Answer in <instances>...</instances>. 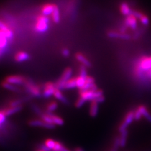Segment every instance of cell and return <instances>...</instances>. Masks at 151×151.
I'll use <instances>...</instances> for the list:
<instances>
[{
	"label": "cell",
	"instance_id": "37",
	"mask_svg": "<svg viewBox=\"0 0 151 151\" xmlns=\"http://www.w3.org/2000/svg\"><path fill=\"white\" fill-rule=\"evenodd\" d=\"M70 50L68 48H63L61 50V54L64 57V58H68L70 55Z\"/></svg>",
	"mask_w": 151,
	"mask_h": 151
},
{
	"label": "cell",
	"instance_id": "13",
	"mask_svg": "<svg viewBox=\"0 0 151 151\" xmlns=\"http://www.w3.org/2000/svg\"><path fill=\"white\" fill-rule=\"evenodd\" d=\"M75 58L79 63H81V65H83L87 68H90L92 64L89 60L87 58L86 56H85L83 53L78 52L75 54Z\"/></svg>",
	"mask_w": 151,
	"mask_h": 151
},
{
	"label": "cell",
	"instance_id": "33",
	"mask_svg": "<svg viewBox=\"0 0 151 151\" xmlns=\"http://www.w3.org/2000/svg\"><path fill=\"white\" fill-rule=\"evenodd\" d=\"M32 109L33 111H34L36 113L37 115H38L39 116H40V115H42V113H44L40 109V108L37 105H36V104H32Z\"/></svg>",
	"mask_w": 151,
	"mask_h": 151
},
{
	"label": "cell",
	"instance_id": "32",
	"mask_svg": "<svg viewBox=\"0 0 151 151\" xmlns=\"http://www.w3.org/2000/svg\"><path fill=\"white\" fill-rule=\"evenodd\" d=\"M80 76H82L84 78H86L88 76V71H87V68L83 65H80L79 68V75Z\"/></svg>",
	"mask_w": 151,
	"mask_h": 151
},
{
	"label": "cell",
	"instance_id": "12",
	"mask_svg": "<svg viewBox=\"0 0 151 151\" xmlns=\"http://www.w3.org/2000/svg\"><path fill=\"white\" fill-rule=\"evenodd\" d=\"M23 108V105H18V106H8L7 107L3 108V109L1 110L4 113V114L6 116H9L15 114V113L20 112V111L22 110Z\"/></svg>",
	"mask_w": 151,
	"mask_h": 151
},
{
	"label": "cell",
	"instance_id": "17",
	"mask_svg": "<svg viewBox=\"0 0 151 151\" xmlns=\"http://www.w3.org/2000/svg\"><path fill=\"white\" fill-rule=\"evenodd\" d=\"M30 58V55L28 54L26 52H17L15 57H14V59L15 60L17 63H23L29 60Z\"/></svg>",
	"mask_w": 151,
	"mask_h": 151
},
{
	"label": "cell",
	"instance_id": "24",
	"mask_svg": "<svg viewBox=\"0 0 151 151\" xmlns=\"http://www.w3.org/2000/svg\"><path fill=\"white\" fill-rule=\"evenodd\" d=\"M8 42L9 40L7 39L5 34L1 30H0V49L6 50Z\"/></svg>",
	"mask_w": 151,
	"mask_h": 151
},
{
	"label": "cell",
	"instance_id": "42",
	"mask_svg": "<svg viewBox=\"0 0 151 151\" xmlns=\"http://www.w3.org/2000/svg\"><path fill=\"white\" fill-rule=\"evenodd\" d=\"M110 151H119V149H116V148H115V147H112Z\"/></svg>",
	"mask_w": 151,
	"mask_h": 151
},
{
	"label": "cell",
	"instance_id": "14",
	"mask_svg": "<svg viewBox=\"0 0 151 151\" xmlns=\"http://www.w3.org/2000/svg\"><path fill=\"white\" fill-rule=\"evenodd\" d=\"M0 30H1L5 34L6 37L9 40H13L14 37L13 31L8 25L5 24V23H4L1 20H0Z\"/></svg>",
	"mask_w": 151,
	"mask_h": 151
},
{
	"label": "cell",
	"instance_id": "19",
	"mask_svg": "<svg viewBox=\"0 0 151 151\" xmlns=\"http://www.w3.org/2000/svg\"><path fill=\"white\" fill-rule=\"evenodd\" d=\"M119 10L122 15L127 17L132 14V10L129 4L126 2H122L119 6Z\"/></svg>",
	"mask_w": 151,
	"mask_h": 151
},
{
	"label": "cell",
	"instance_id": "8",
	"mask_svg": "<svg viewBox=\"0 0 151 151\" xmlns=\"http://www.w3.org/2000/svg\"><path fill=\"white\" fill-rule=\"evenodd\" d=\"M28 124L30 127H42V128H44L47 129H54L55 127V125L46 123L40 119H31L28 122Z\"/></svg>",
	"mask_w": 151,
	"mask_h": 151
},
{
	"label": "cell",
	"instance_id": "25",
	"mask_svg": "<svg viewBox=\"0 0 151 151\" xmlns=\"http://www.w3.org/2000/svg\"><path fill=\"white\" fill-rule=\"evenodd\" d=\"M52 19L54 23H59L60 21V10L58 6L56 5L55 6L54 10L52 14Z\"/></svg>",
	"mask_w": 151,
	"mask_h": 151
},
{
	"label": "cell",
	"instance_id": "27",
	"mask_svg": "<svg viewBox=\"0 0 151 151\" xmlns=\"http://www.w3.org/2000/svg\"><path fill=\"white\" fill-rule=\"evenodd\" d=\"M58 108V103L56 101H51L47 103L45 110L47 113H52Z\"/></svg>",
	"mask_w": 151,
	"mask_h": 151
},
{
	"label": "cell",
	"instance_id": "23",
	"mask_svg": "<svg viewBox=\"0 0 151 151\" xmlns=\"http://www.w3.org/2000/svg\"><path fill=\"white\" fill-rule=\"evenodd\" d=\"M48 113L51 118L52 121L54 125H55V126L56 125L62 126L64 124V120L62 117H60L57 115H55L52 113Z\"/></svg>",
	"mask_w": 151,
	"mask_h": 151
},
{
	"label": "cell",
	"instance_id": "43",
	"mask_svg": "<svg viewBox=\"0 0 151 151\" xmlns=\"http://www.w3.org/2000/svg\"><path fill=\"white\" fill-rule=\"evenodd\" d=\"M36 151H45V150H42V149H39V148H38L37 150H36Z\"/></svg>",
	"mask_w": 151,
	"mask_h": 151
},
{
	"label": "cell",
	"instance_id": "1",
	"mask_svg": "<svg viewBox=\"0 0 151 151\" xmlns=\"http://www.w3.org/2000/svg\"><path fill=\"white\" fill-rule=\"evenodd\" d=\"M151 70V56H144L140 59L137 66L135 68V76L141 79V75L148 73Z\"/></svg>",
	"mask_w": 151,
	"mask_h": 151
},
{
	"label": "cell",
	"instance_id": "28",
	"mask_svg": "<svg viewBox=\"0 0 151 151\" xmlns=\"http://www.w3.org/2000/svg\"><path fill=\"white\" fill-rule=\"evenodd\" d=\"M28 98H17L15 100H13L8 103V105L9 106H18V105H23V103L26 100H28Z\"/></svg>",
	"mask_w": 151,
	"mask_h": 151
},
{
	"label": "cell",
	"instance_id": "26",
	"mask_svg": "<svg viewBox=\"0 0 151 151\" xmlns=\"http://www.w3.org/2000/svg\"><path fill=\"white\" fill-rule=\"evenodd\" d=\"M76 88H77L76 81V78H70L64 84L63 90H64V89H74Z\"/></svg>",
	"mask_w": 151,
	"mask_h": 151
},
{
	"label": "cell",
	"instance_id": "31",
	"mask_svg": "<svg viewBox=\"0 0 151 151\" xmlns=\"http://www.w3.org/2000/svg\"><path fill=\"white\" fill-rule=\"evenodd\" d=\"M140 22L144 26H148L150 23V20L148 16H147L145 14H143L142 16L139 19Z\"/></svg>",
	"mask_w": 151,
	"mask_h": 151
},
{
	"label": "cell",
	"instance_id": "2",
	"mask_svg": "<svg viewBox=\"0 0 151 151\" xmlns=\"http://www.w3.org/2000/svg\"><path fill=\"white\" fill-rule=\"evenodd\" d=\"M23 86H24L25 91L32 97L40 98L42 96V92L40 87L37 84L30 78H27L25 83Z\"/></svg>",
	"mask_w": 151,
	"mask_h": 151
},
{
	"label": "cell",
	"instance_id": "18",
	"mask_svg": "<svg viewBox=\"0 0 151 151\" xmlns=\"http://www.w3.org/2000/svg\"><path fill=\"white\" fill-rule=\"evenodd\" d=\"M53 96H54V98L56 99V100H59V101H60L61 103H63L64 104H65V105H68L69 103L68 99L64 95L62 91L60 90V89L58 88L55 89Z\"/></svg>",
	"mask_w": 151,
	"mask_h": 151
},
{
	"label": "cell",
	"instance_id": "35",
	"mask_svg": "<svg viewBox=\"0 0 151 151\" xmlns=\"http://www.w3.org/2000/svg\"><path fill=\"white\" fill-rule=\"evenodd\" d=\"M86 102V101H85L84 99H83L81 97L79 96V98L77 99L76 101V103H75V106L78 108H81L84 105Z\"/></svg>",
	"mask_w": 151,
	"mask_h": 151
},
{
	"label": "cell",
	"instance_id": "29",
	"mask_svg": "<svg viewBox=\"0 0 151 151\" xmlns=\"http://www.w3.org/2000/svg\"><path fill=\"white\" fill-rule=\"evenodd\" d=\"M86 78L80 76H78L76 78V86H77V88L79 89V90H81L84 86L85 83H86Z\"/></svg>",
	"mask_w": 151,
	"mask_h": 151
},
{
	"label": "cell",
	"instance_id": "40",
	"mask_svg": "<svg viewBox=\"0 0 151 151\" xmlns=\"http://www.w3.org/2000/svg\"><path fill=\"white\" fill-rule=\"evenodd\" d=\"M74 151H84V150L81 147H76L74 149Z\"/></svg>",
	"mask_w": 151,
	"mask_h": 151
},
{
	"label": "cell",
	"instance_id": "9",
	"mask_svg": "<svg viewBox=\"0 0 151 151\" xmlns=\"http://www.w3.org/2000/svg\"><path fill=\"white\" fill-rule=\"evenodd\" d=\"M56 87L55 84L53 82H47L44 84L42 91V96L45 98H49L51 96H53Z\"/></svg>",
	"mask_w": 151,
	"mask_h": 151
},
{
	"label": "cell",
	"instance_id": "16",
	"mask_svg": "<svg viewBox=\"0 0 151 151\" xmlns=\"http://www.w3.org/2000/svg\"><path fill=\"white\" fill-rule=\"evenodd\" d=\"M137 108L138 110L141 113L142 116L147 120L150 124H151V113L148 110V108L143 105H139Z\"/></svg>",
	"mask_w": 151,
	"mask_h": 151
},
{
	"label": "cell",
	"instance_id": "11",
	"mask_svg": "<svg viewBox=\"0 0 151 151\" xmlns=\"http://www.w3.org/2000/svg\"><path fill=\"white\" fill-rule=\"evenodd\" d=\"M138 19L133 14L126 17L124 21V25L127 27L130 28L132 30H135L137 28Z\"/></svg>",
	"mask_w": 151,
	"mask_h": 151
},
{
	"label": "cell",
	"instance_id": "22",
	"mask_svg": "<svg viewBox=\"0 0 151 151\" xmlns=\"http://www.w3.org/2000/svg\"><path fill=\"white\" fill-rule=\"evenodd\" d=\"M129 135V131L128 129L123 130L120 132V135L119 137L120 140V147H125L127 144V139H128Z\"/></svg>",
	"mask_w": 151,
	"mask_h": 151
},
{
	"label": "cell",
	"instance_id": "4",
	"mask_svg": "<svg viewBox=\"0 0 151 151\" xmlns=\"http://www.w3.org/2000/svg\"><path fill=\"white\" fill-rule=\"evenodd\" d=\"M104 96V93L101 89H98L96 91L86 90L79 91V96L81 97L86 101H92L96 98Z\"/></svg>",
	"mask_w": 151,
	"mask_h": 151
},
{
	"label": "cell",
	"instance_id": "10",
	"mask_svg": "<svg viewBox=\"0 0 151 151\" xmlns=\"http://www.w3.org/2000/svg\"><path fill=\"white\" fill-rule=\"evenodd\" d=\"M107 37L110 39H121L124 40H129L132 39V37L128 34H122L120 32L110 30L107 32Z\"/></svg>",
	"mask_w": 151,
	"mask_h": 151
},
{
	"label": "cell",
	"instance_id": "15",
	"mask_svg": "<svg viewBox=\"0 0 151 151\" xmlns=\"http://www.w3.org/2000/svg\"><path fill=\"white\" fill-rule=\"evenodd\" d=\"M55 4L54 3H45L41 7V14L44 16L49 17L52 15L55 8Z\"/></svg>",
	"mask_w": 151,
	"mask_h": 151
},
{
	"label": "cell",
	"instance_id": "20",
	"mask_svg": "<svg viewBox=\"0 0 151 151\" xmlns=\"http://www.w3.org/2000/svg\"><path fill=\"white\" fill-rule=\"evenodd\" d=\"M1 86L3 88L7 89V90L13 91V92H16V93H20L21 92V89L19 88L18 86H16V85H13L10 83H8L6 82L5 81H3L1 83Z\"/></svg>",
	"mask_w": 151,
	"mask_h": 151
},
{
	"label": "cell",
	"instance_id": "6",
	"mask_svg": "<svg viewBox=\"0 0 151 151\" xmlns=\"http://www.w3.org/2000/svg\"><path fill=\"white\" fill-rule=\"evenodd\" d=\"M134 120V110H130L126 113L124 119H123V121L119 127V132L128 129L129 125H130Z\"/></svg>",
	"mask_w": 151,
	"mask_h": 151
},
{
	"label": "cell",
	"instance_id": "3",
	"mask_svg": "<svg viewBox=\"0 0 151 151\" xmlns=\"http://www.w3.org/2000/svg\"><path fill=\"white\" fill-rule=\"evenodd\" d=\"M49 18L48 17L43 15H39L37 17L35 30L39 34H44L49 29Z\"/></svg>",
	"mask_w": 151,
	"mask_h": 151
},
{
	"label": "cell",
	"instance_id": "7",
	"mask_svg": "<svg viewBox=\"0 0 151 151\" xmlns=\"http://www.w3.org/2000/svg\"><path fill=\"white\" fill-rule=\"evenodd\" d=\"M27 78L21 75H10L4 78V81L16 86H23L24 85Z\"/></svg>",
	"mask_w": 151,
	"mask_h": 151
},
{
	"label": "cell",
	"instance_id": "38",
	"mask_svg": "<svg viewBox=\"0 0 151 151\" xmlns=\"http://www.w3.org/2000/svg\"><path fill=\"white\" fill-rule=\"evenodd\" d=\"M38 148L44 150L45 151H51V150H50L48 147H47L44 144H39V146H38Z\"/></svg>",
	"mask_w": 151,
	"mask_h": 151
},
{
	"label": "cell",
	"instance_id": "34",
	"mask_svg": "<svg viewBox=\"0 0 151 151\" xmlns=\"http://www.w3.org/2000/svg\"><path fill=\"white\" fill-rule=\"evenodd\" d=\"M6 116L4 114L2 110H0V129L2 128V125L5 124L6 122Z\"/></svg>",
	"mask_w": 151,
	"mask_h": 151
},
{
	"label": "cell",
	"instance_id": "21",
	"mask_svg": "<svg viewBox=\"0 0 151 151\" xmlns=\"http://www.w3.org/2000/svg\"><path fill=\"white\" fill-rule=\"evenodd\" d=\"M99 112V103L96 101H91L90 106H89V113L91 117H96Z\"/></svg>",
	"mask_w": 151,
	"mask_h": 151
},
{
	"label": "cell",
	"instance_id": "41",
	"mask_svg": "<svg viewBox=\"0 0 151 151\" xmlns=\"http://www.w3.org/2000/svg\"><path fill=\"white\" fill-rule=\"evenodd\" d=\"M147 76H148V78L151 80V70H150L148 72V73H147Z\"/></svg>",
	"mask_w": 151,
	"mask_h": 151
},
{
	"label": "cell",
	"instance_id": "36",
	"mask_svg": "<svg viewBox=\"0 0 151 151\" xmlns=\"http://www.w3.org/2000/svg\"><path fill=\"white\" fill-rule=\"evenodd\" d=\"M142 116L141 113H140V111L138 110L137 108L134 110V119L136 121H139Z\"/></svg>",
	"mask_w": 151,
	"mask_h": 151
},
{
	"label": "cell",
	"instance_id": "5",
	"mask_svg": "<svg viewBox=\"0 0 151 151\" xmlns=\"http://www.w3.org/2000/svg\"><path fill=\"white\" fill-rule=\"evenodd\" d=\"M72 74H73V69L70 68H65L63 73L61 74L60 77L58 79V81L55 83V87L60 90L62 91L64 84L67 82L68 80H69L70 78H72Z\"/></svg>",
	"mask_w": 151,
	"mask_h": 151
},
{
	"label": "cell",
	"instance_id": "30",
	"mask_svg": "<svg viewBox=\"0 0 151 151\" xmlns=\"http://www.w3.org/2000/svg\"><path fill=\"white\" fill-rule=\"evenodd\" d=\"M56 140L52 139H47L45 140L44 144L48 147L50 150H52L55 147Z\"/></svg>",
	"mask_w": 151,
	"mask_h": 151
},
{
	"label": "cell",
	"instance_id": "39",
	"mask_svg": "<svg viewBox=\"0 0 151 151\" xmlns=\"http://www.w3.org/2000/svg\"><path fill=\"white\" fill-rule=\"evenodd\" d=\"M5 50L4 49H0V58H1V57L4 55V54L5 53Z\"/></svg>",
	"mask_w": 151,
	"mask_h": 151
}]
</instances>
